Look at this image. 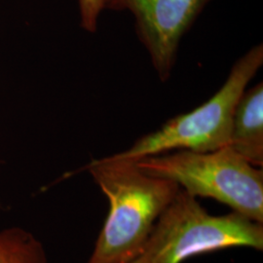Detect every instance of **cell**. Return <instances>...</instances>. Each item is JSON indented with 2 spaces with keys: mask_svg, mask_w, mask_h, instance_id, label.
<instances>
[{
  "mask_svg": "<svg viewBox=\"0 0 263 263\" xmlns=\"http://www.w3.org/2000/svg\"><path fill=\"white\" fill-rule=\"evenodd\" d=\"M85 169L107 198L109 210L87 263H132L141 254L179 186L141 171L131 160L107 156Z\"/></svg>",
  "mask_w": 263,
  "mask_h": 263,
  "instance_id": "obj_1",
  "label": "cell"
},
{
  "mask_svg": "<svg viewBox=\"0 0 263 263\" xmlns=\"http://www.w3.org/2000/svg\"><path fill=\"white\" fill-rule=\"evenodd\" d=\"M144 173L169 179L194 197L215 199L263 224V171L229 145L208 152L177 151L135 161Z\"/></svg>",
  "mask_w": 263,
  "mask_h": 263,
  "instance_id": "obj_2",
  "label": "cell"
},
{
  "mask_svg": "<svg viewBox=\"0 0 263 263\" xmlns=\"http://www.w3.org/2000/svg\"><path fill=\"white\" fill-rule=\"evenodd\" d=\"M231 248L262 251V223L235 212L211 215L197 198L179 188L156 221L141 254L132 263H182Z\"/></svg>",
  "mask_w": 263,
  "mask_h": 263,
  "instance_id": "obj_3",
  "label": "cell"
},
{
  "mask_svg": "<svg viewBox=\"0 0 263 263\" xmlns=\"http://www.w3.org/2000/svg\"><path fill=\"white\" fill-rule=\"evenodd\" d=\"M262 64L263 45L258 44L236 62L226 82L207 102L170 119L111 157L137 161L172 151L208 152L229 145L236 104Z\"/></svg>",
  "mask_w": 263,
  "mask_h": 263,
  "instance_id": "obj_4",
  "label": "cell"
},
{
  "mask_svg": "<svg viewBox=\"0 0 263 263\" xmlns=\"http://www.w3.org/2000/svg\"><path fill=\"white\" fill-rule=\"evenodd\" d=\"M211 0H106L105 9L129 11L138 37L161 81L176 65L179 43Z\"/></svg>",
  "mask_w": 263,
  "mask_h": 263,
  "instance_id": "obj_5",
  "label": "cell"
},
{
  "mask_svg": "<svg viewBox=\"0 0 263 263\" xmlns=\"http://www.w3.org/2000/svg\"><path fill=\"white\" fill-rule=\"evenodd\" d=\"M229 146L252 165H263V83L244 93L233 113Z\"/></svg>",
  "mask_w": 263,
  "mask_h": 263,
  "instance_id": "obj_6",
  "label": "cell"
},
{
  "mask_svg": "<svg viewBox=\"0 0 263 263\" xmlns=\"http://www.w3.org/2000/svg\"><path fill=\"white\" fill-rule=\"evenodd\" d=\"M0 263H47L44 246L20 226L0 229Z\"/></svg>",
  "mask_w": 263,
  "mask_h": 263,
  "instance_id": "obj_7",
  "label": "cell"
},
{
  "mask_svg": "<svg viewBox=\"0 0 263 263\" xmlns=\"http://www.w3.org/2000/svg\"><path fill=\"white\" fill-rule=\"evenodd\" d=\"M105 5L106 0H78L81 28L88 32L95 33Z\"/></svg>",
  "mask_w": 263,
  "mask_h": 263,
  "instance_id": "obj_8",
  "label": "cell"
}]
</instances>
